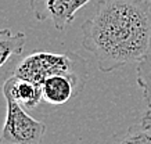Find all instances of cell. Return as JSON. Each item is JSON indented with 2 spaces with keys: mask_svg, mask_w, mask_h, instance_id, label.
I'll return each instance as SVG.
<instances>
[{
  "mask_svg": "<svg viewBox=\"0 0 151 144\" xmlns=\"http://www.w3.org/2000/svg\"><path fill=\"white\" fill-rule=\"evenodd\" d=\"M82 44L101 72L140 62L151 49V4L139 0H100L82 25Z\"/></svg>",
  "mask_w": 151,
  "mask_h": 144,
  "instance_id": "obj_1",
  "label": "cell"
},
{
  "mask_svg": "<svg viewBox=\"0 0 151 144\" xmlns=\"http://www.w3.org/2000/svg\"><path fill=\"white\" fill-rule=\"evenodd\" d=\"M14 76L42 85L47 78L57 75H72L87 80L86 60L78 53L33 51L19 61L14 68Z\"/></svg>",
  "mask_w": 151,
  "mask_h": 144,
  "instance_id": "obj_2",
  "label": "cell"
},
{
  "mask_svg": "<svg viewBox=\"0 0 151 144\" xmlns=\"http://www.w3.org/2000/svg\"><path fill=\"white\" fill-rule=\"evenodd\" d=\"M7 111L0 132V144H43L46 125L29 115L25 108L6 98Z\"/></svg>",
  "mask_w": 151,
  "mask_h": 144,
  "instance_id": "obj_3",
  "label": "cell"
},
{
  "mask_svg": "<svg viewBox=\"0 0 151 144\" xmlns=\"http://www.w3.org/2000/svg\"><path fill=\"white\" fill-rule=\"evenodd\" d=\"M89 1L92 0H31L29 7L37 21L50 19L54 28L63 32Z\"/></svg>",
  "mask_w": 151,
  "mask_h": 144,
  "instance_id": "obj_4",
  "label": "cell"
},
{
  "mask_svg": "<svg viewBox=\"0 0 151 144\" xmlns=\"http://www.w3.org/2000/svg\"><path fill=\"white\" fill-rule=\"evenodd\" d=\"M87 80L72 75H57L47 78L42 86L43 101L50 105H63L78 97L83 92Z\"/></svg>",
  "mask_w": 151,
  "mask_h": 144,
  "instance_id": "obj_5",
  "label": "cell"
},
{
  "mask_svg": "<svg viewBox=\"0 0 151 144\" xmlns=\"http://www.w3.org/2000/svg\"><path fill=\"white\" fill-rule=\"evenodd\" d=\"M3 94L6 98H11L24 108H35L43 100L42 86L31 80L11 76L3 85Z\"/></svg>",
  "mask_w": 151,
  "mask_h": 144,
  "instance_id": "obj_6",
  "label": "cell"
},
{
  "mask_svg": "<svg viewBox=\"0 0 151 144\" xmlns=\"http://www.w3.org/2000/svg\"><path fill=\"white\" fill-rule=\"evenodd\" d=\"M27 43L24 32L13 33L10 29H0V68L14 56L22 53Z\"/></svg>",
  "mask_w": 151,
  "mask_h": 144,
  "instance_id": "obj_7",
  "label": "cell"
},
{
  "mask_svg": "<svg viewBox=\"0 0 151 144\" xmlns=\"http://www.w3.org/2000/svg\"><path fill=\"white\" fill-rule=\"evenodd\" d=\"M111 144H151V128L137 122L129 126L124 133L115 135Z\"/></svg>",
  "mask_w": 151,
  "mask_h": 144,
  "instance_id": "obj_8",
  "label": "cell"
},
{
  "mask_svg": "<svg viewBox=\"0 0 151 144\" xmlns=\"http://www.w3.org/2000/svg\"><path fill=\"white\" fill-rule=\"evenodd\" d=\"M136 80L143 92L148 110H151V49L136 68Z\"/></svg>",
  "mask_w": 151,
  "mask_h": 144,
  "instance_id": "obj_9",
  "label": "cell"
},
{
  "mask_svg": "<svg viewBox=\"0 0 151 144\" xmlns=\"http://www.w3.org/2000/svg\"><path fill=\"white\" fill-rule=\"evenodd\" d=\"M139 1H146V3H150L151 4V0H139Z\"/></svg>",
  "mask_w": 151,
  "mask_h": 144,
  "instance_id": "obj_10",
  "label": "cell"
},
{
  "mask_svg": "<svg viewBox=\"0 0 151 144\" xmlns=\"http://www.w3.org/2000/svg\"><path fill=\"white\" fill-rule=\"evenodd\" d=\"M0 90H3V89H0Z\"/></svg>",
  "mask_w": 151,
  "mask_h": 144,
  "instance_id": "obj_11",
  "label": "cell"
}]
</instances>
